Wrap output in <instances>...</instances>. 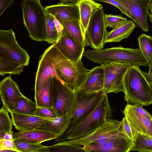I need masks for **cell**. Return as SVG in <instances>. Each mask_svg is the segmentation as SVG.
<instances>
[{
  "label": "cell",
  "mask_w": 152,
  "mask_h": 152,
  "mask_svg": "<svg viewBox=\"0 0 152 152\" xmlns=\"http://www.w3.org/2000/svg\"><path fill=\"white\" fill-rule=\"evenodd\" d=\"M0 51L21 66L25 67L29 64L30 56L18 43L15 32L12 29L0 30Z\"/></svg>",
  "instance_id": "cell-12"
},
{
  "label": "cell",
  "mask_w": 152,
  "mask_h": 152,
  "mask_svg": "<svg viewBox=\"0 0 152 152\" xmlns=\"http://www.w3.org/2000/svg\"><path fill=\"white\" fill-rule=\"evenodd\" d=\"M134 109L138 113L147 118L152 119L151 114L143 107V106L138 104H132Z\"/></svg>",
  "instance_id": "cell-40"
},
{
  "label": "cell",
  "mask_w": 152,
  "mask_h": 152,
  "mask_svg": "<svg viewBox=\"0 0 152 152\" xmlns=\"http://www.w3.org/2000/svg\"><path fill=\"white\" fill-rule=\"evenodd\" d=\"M23 95L16 82L10 76L0 81V96L3 107L9 112H12L16 100Z\"/></svg>",
  "instance_id": "cell-18"
},
{
  "label": "cell",
  "mask_w": 152,
  "mask_h": 152,
  "mask_svg": "<svg viewBox=\"0 0 152 152\" xmlns=\"http://www.w3.org/2000/svg\"><path fill=\"white\" fill-rule=\"evenodd\" d=\"M75 93L76 101L69 126L61 135L55 139L56 141H64L70 130L94 109L105 94L102 91L91 93Z\"/></svg>",
  "instance_id": "cell-5"
},
{
  "label": "cell",
  "mask_w": 152,
  "mask_h": 152,
  "mask_svg": "<svg viewBox=\"0 0 152 152\" xmlns=\"http://www.w3.org/2000/svg\"><path fill=\"white\" fill-rule=\"evenodd\" d=\"M121 131L127 138L134 141L133 136L128 123L126 118L124 117L122 119Z\"/></svg>",
  "instance_id": "cell-37"
},
{
  "label": "cell",
  "mask_w": 152,
  "mask_h": 152,
  "mask_svg": "<svg viewBox=\"0 0 152 152\" xmlns=\"http://www.w3.org/2000/svg\"><path fill=\"white\" fill-rule=\"evenodd\" d=\"M104 18L106 27H110L112 29L127 20V18L121 15L112 14H105Z\"/></svg>",
  "instance_id": "cell-35"
},
{
  "label": "cell",
  "mask_w": 152,
  "mask_h": 152,
  "mask_svg": "<svg viewBox=\"0 0 152 152\" xmlns=\"http://www.w3.org/2000/svg\"><path fill=\"white\" fill-rule=\"evenodd\" d=\"M37 107L35 103L23 95L16 100L11 112L21 114L34 115Z\"/></svg>",
  "instance_id": "cell-27"
},
{
  "label": "cell",
  "mask_w": 152,
  "mask_h": 152,
  "mask_svg": "<svg viewBox=\"0 0 152 152\" xmlns=\"http://www.w3.org/2000/svg\"><path fill=\"white\" fill-rule=\"evenodd\" d=\"M24 67L8 56L0 51V75H19L23 71Z\"/></svg>",
  "instance_id": "cell-25"
},
{
  "label": "cell",
  "mask_w": 152,
  "mask_h": 152,
  "mask_svg": "<svg viewBox=\"0 0 152 152\" xmlns=\"http://www.w3.org/2000/svg\"><path fill=\"white\" fill-rule=\"evenodd\" d=\"M103 70L100 65L89 70L84 81L75 92L91 93L102 91L103 87Z\"/></svg>",
  "instance_id": "cell-20"
},
{
  "label": "cell",
  "mask_w": 152,
  "mask_h": 152,
  "mask_svg": "<svg viewBox=\"0 0 152 152\" xmlns=\"http://www.w3.org/2000/svg\"><path fill=\"white\" fill-rule=\"evenodd\" d=\"M71 117L69 115L58 117L41 125L37 129L52 133L58 137L67 128Z\"/></svg>",
  "instance_id": "cell-24"
},
{
  "label": "cell",
  "mask_w": 152,
  "mask_h": 152,
  "mask_svg": "<svg viewBox=\"0 0 152 152\" xmlns=\"http://www.w3.org/2000/svg\"><path fill=\"white\" fill-rule=\"evenodd\" d=\"M50 80L53 107L58 117L71 115L76 101L75 92L55 77Z\"/></svg>",
  "instance_id": "cell-8"
},
{
  "label": "cell",
  "mask_w": 152,
  "mask_h": 152,
  "mask_svg": "<svg viewBox=\"0 0 152 152\" xmlns=\"http://www.w3.org/2000/svg\"><path fill=\"white\" fill-rule=\"evenodd\" d=\"M65 59H68L60 52L54 44L45 50L39 58L36 75L35 92L41 88L52 77H55L59 80L56 72V67L59 62Z\"/></svg>",
  "instance_id": "cell-6"
},
{
  "label": "cell",
  "mask_w": 152,
  "mask_h": 152,
  "mask_svg": "<svg viewBox=\"0 0 152 152\" xmlns=\"http://www.w3.org/2000/svg\"><path fill=\"white\" fill-rule=\"evenodd\" d=\"M137 40L139 49L149 66L152 65V38L142 34L138 37Z\"/></svg>",
  "instance_id": "cell-29"
},
{
  "label": "cell",
  "mask_w": 152,
  "mask_h": 152,
  "mask_svg": "<svg viewBox=\"0 0 152 152\" xmlns=\"http://www.w3.org/2000/svg\"><path fill=\"white\" fill-rule=\"evenodd\" d=\"M94 1H98L110 4L117 7L121 11V14L126 15L127 17L131 19V17L122 5L115 0H92Z\"/></svg>",
  "instance_id": "cell-38"
},
{
  "label": "cell",
  "mask_w": 152,
  "mask_h": 152,
  "mask_svg": "<svg viewBox=\"0 0 152 152\" xmlns=\"http://www.w3.org/2000/svg\"><path fill=\"white\" fill-rule=\"evenodd\" d=\"M34 115L41 117L52 119L58 117L53 107H37Z\"/></svg>",
  "instance_id": "cell-36"
},
{
  "label": "cell",
  "mask_w": 152,
  "mask_h": 152,
  "mask_svg": "<svg viewBox=\"0 0 152 152\" xmlns=\"http://www.w3.org/2000/svg\"><path fill=\"white\" fill-rule=\"evenodd\" d=\"M0 140H1V139H0Z\"/></svg>",
  "instance_id": "cell-47"
},
{
  "label": "cell",
  "mask_w": 152,
  "mask_h": 152,
  "mask_svg": "<svg viewBox=\"0 0 152 152\" xmlns=\"http://www.w3.org/2000/svg\"><path fill=\"white\" fill-rule=\"evenodd\" d=\"M78 4L80 14L79 22L84 37L93 14L102 4L92 0H80Z\"/></svg>",
  "instance_id": "cell-21"
},
{
  "label": "cell",
  "mask_w": 152,
  "mask_h": 152,
  "mask_svg": "<svg viewBox=\"0 0 152 152\" xmlns=\"http://www.w3.org/2000/svg\"><path fill=\"white\" fill-rule=\"evenodd\" d=\"M54 45L66 58L71 61H77L83 56L85 47L75 41L63 28Z\"/></svg>",
  "instance_id": "cell-16"
},
{
  "label": "cell",
  "mask_w": 152,
  "mask_h": 152,
  "mask_svg": "<svg viewBox=\"0 0 152 152\" xmlns=\"http://www.w3.org/2000/svg\"><path fill=\"white\" fill-rule=\"evenodd\" d=\"M15 147L19 152H49L48 146L33 144L18 139L13 140Z\"/></svg>",
  "instance_id": "cell-31"
},
{
  "label": "cell",
  "mask_w": 152,
  "mask_h": 152,
  "mask_svg": "<svg viewBox=\"0 0 152 152\" xmlns=\"http://www.w3.org/2000/svg\"><path fill=\"white\" fill-rule=\"evenodd\" d=\"M49 152H84L83 146L67 143L64 141L58 142L52 145L48 146Z\"/></svg>",
  "instance_id": "cell-33"
},
{
  "label": "cell",
  "mask_w": 152,
  "mask_h": 152,
  "mask_svg": "<svg viewBox=\"0 0 152 152\" xmlns=\"http://www.w3.org/2000/svg\"><path fill=\"white\" fill-rule=\"evenodd\" d=\"M136 27L134 22L127 20L107 31L105 40V43L120 42L128 37Z\"/></svg>",
  "instance_id": "cell-23"
},
{
  "label": "cell",
  "mask_w": 152,
  "mask_h": 152,
  "mask_svg": "<svg viewBox=\"0 0 152 152\" xmlns=\"http://www.w3.org/2000/svg\"><path fill=\"white\" fill-rule=\"evenodd\" d=\"M51 78L41 88L35 92L34 99L37 107H53Z\"/></svg>",
  "instance_id": "cell-26"
},
{
  "label": "cell",
  "mask_w": 152,
  "mask_h": 152,
  "mask_svg": "<svg viewBox=\"0 0 152 152\" xmlns=\"http://www.w3.org/2000/svg\"><path fill=\"white\" fill-rule=\"evenodd\" d=\"M121 121L110 118L86 136L64 141L67 143L81 146L92 143H102L122 133L121 131Z\"/></svg>",
  "instance_id": "cell-11"
},
{
  "label": "cell",
  "mask_w": 152,
  "mask_h": 152,
  "mask_svg": "<svg viewBox=\"0 0 152 152\" xmlns=\"http://www.w3.org/2000/svg\"><path fill=\"white\" fill-rule=\"evenodd\" d=\"M14 135L15 139L35 144H41L45 141L55 139L58 137L52 133L38 129L16 132Z\"/></svg>",
  "instance_id": "cell-22"
},
{
  "label": "cell",
  "mask_w": 152,
  "mask_h": 152,
  "mask_svg": "<svg viewBox=\"0 0 152 152\" xmlns=\"http://www.w3.org/2000/svg\"><path fill=\"white\" fill-rule=\"evenodd\" d=\"M103 70V87L105 94L124 92L123 80L131 65L126 63L114 62L100 65Z\"/></svg>",
  "instance_id": "cell-10"
},
{
  "label": "cell",
  "mask_w": 152,
  "mask_h": 152,
  "mask_svg": "<svg viewBox=\"0 0 152 152\" xmlns=\"http://www.w3.org/2000/svg\"><path fill=\"white\" fill-rule=\"evenodd\" d=\"M12 125L19 132L37 129L41 125L53 119L41 117L34 115L21 114L10 113Z\"/></svg>",
  "instance_id": "cell-19"
},
{
  "label": "cell",
  "mask_w": 152,
  "mask_h": 152,
  "mask_svg": "<svg viewBox=\"0 0 152 152\" xmlns=\"http://www.w3.org/2000/svg\"><path fill=\"white\" fill-rule=\"evenodd\" d=\"M131 151L152 152V136L138 134Z\"/></svg>",
  "instance_id": "cell-30"
},
{
  "label": "cell",
  "mask_w": 152,
  "mask_h": 152,
  "mask_svg": "<svg viewBox=\"0 0 152 152\" xmlns=\"http://www.w3.org/2000/svg\"><path fill=\"white\" fill-rule=\"evenodd\" d=\"M3 139L8 140H14L15 138L13 132L11 131L5 133Z\"/></svg>",
  "instance_id": "cell-44"
},
{
  "label": "cell",
  "mask_w": 152,
  "mask_h": 152,
  "mask_svg": "<svg viewBox=\"0 0 152 152\" xmlns=\"http://www.w3.org/2000/svg\"><path fill=\"white\" fill-rule=\"evenodd\" d=\"M46 13L52 15L61 24L63 23L73 20H79L78 4L61 2L45 8Z\"/></svg>",
  "instance_id": "cell-17"
},
{
  "label": "cell",
  "mask_w": 152,
  "mask_h": 152,
  "mask_svg": "<svg viewBox=\"0 0 152 152\" xmlns=\"http://www.w3.org/2000/svg\"><path fill=\"white\" fill-rule=\"evenodd\" d=\"M14 0H0V17L4 12L12 5Z\"/></svg>",
  "instance_id": "cell-41"
},
{
  "label": "cell",
  "mask_w": 152,
  "mask_h": 152,
  "mask_svg": "<svg viewBox=\"0 0 152 152\" xmlns=\"http://www.w3.org/2000/svg\"><path fill=\"white\" fill-rule=\"evenodd\" d=\"M104 12L102 5L93 14L84 37L86 46L93 50L103 49L107 31L104 21Z\"/></svg>",
  "instance_id": "cell-9"
},
{
  "label": "cell",
  "mask_w": 152,
  "mask_h": 152,
  "mask_svg": "<svg viewBox=\"0 0 152 152\" xmlns=\"http://www.w3.org/2000/svg\"><path fill=\"white\" fill-rule=\"evenodd\" d=\"M81 59L75 62L64 60L59 62L55 68L59 79L75 92L83 83L89 70Z\"/></svg>",
  "instance_id": "cell-7"
},
{
  "label": "cell",
  "mask_w": 152,
  "mask_h": 152,
  "mask_svg": "<svg viewBox=\"0 0 152 152\" xmlns=\"http://www.w3.org/2000/svg\"><path fill=\"white\" fill-rule=\"evenodd\" d=\"M112 115L113 111L107 95L104 94L94 109L70 130L64 140L77 139L87 135L111 118Z\"/></svg>",
  "instance_id": "cell-3"
},
{
  "label": "cell",
  "mask_w": 152,
  "mask_h": 152,
  "mask_svg": "<svg viewBox=\"0 0 152 152\" xmlns=\"http://www.w3.org/2000/svg\"><path fill=\"white\" fill-rule=\"evenodd\" d=\"M83 56L100 65L118 62L127 63L139 67L148 66L146 60L138 48L120 46L99 50L87 49L84 51Z\"/></svg>",
  "instance_id": "cell-1"
},
{
  "label": "cell",
  "mask_w": 152,
  "mask_h": 152,
  "mask_svg": "<svg viewBox=\"0 0 152 152\" xmlns=\"http://www.w3.org/2000/svg\"><path fill=\"white\" fill-rule=\"evenodd\" d=\"M54 23L58 32V38L61 34L63 28L62 25L55 18Z\"/></svg>",
  "instance_id": "cell-43"
},
{
  "label": "cell",
  "mask_w": 152,
  "mask_h": 152,
  "mask_svg": "<svg viewBox=\"0 0 152 152\" xmlns=\"http://www.w3.org/2000/svg\"><path fill=\"white\" fill-rule=\"evenodd\" d=\"M5 133L3 132L0 131V139H3Z\"/></svg>",
  "instance_id": "cell-46"
},
{
  "label": "cell",
  "mask_w": 152,
  "mask_h": 152,
  "mask_svg": "<svg viewBox=\"0 0 152 152\" xmlns=\"http://www.w3.org/2000/svg\"><path fill=\"white\" fill-rule=\"evenodd\" d=\"M45 31V41L52 45L55 44L58 40V34L54 23V18L52 15L47 13H46Z\"/></svg>",
  "instance_id": "cell-32"
},
{
  "label": "cell",
  "mask_w": 152,
  "mask_h": 152,
  "mask_svg": "<svg viewBox=\"0 0 152 152\" xmlns=\"http://www.w3.org/2000/svg\"><path fill=\"white\" fill-rule=\"evenodd\" d=\"M8 112L3 107L0 109V131L6 133L12 131L13 125Z\"/></svg>",
  "instance_id": "cell-34"
},
{
  "label": "cell",
  "mask_w": 152,
  "mask_h": 152,
  "mask_svg": "<svg viewBox=\"0 0 152 152\" xmlns=\"http://www.w3.org/2000/svg\"><path fill=\"white\" fill-rule=\"evenodd\" d=\"M61 2L65 3H75L78 4L80 0H59Z\"/></svg>",
  "instance_id": "cell-45"
},
{
  "label": "cell",
  "mask_w": 152,
  "mask_h": 152,
  "mask_svg": "<svg viewBox=\"0 0 152 152\" xmlns=\"http://www.w3.org/2000/svg\"><path fill=\"white\" fill-rule=\"evenodd\" d=\"M121 4L136 26L143 31L149 30L148 21L149 6L152 0H115Z\"/></svg>",
  "instance_id": "cell-13"
},
{
  "label": "cell",
  "mask_w": 152,
  "mask_h": 152,
  "mask_svg": "<svg viewBox=\"0 0 152 152\" xmlns=\"http://www.w3.org/2000/svg\"><path fill=\"white\" fill-rule=\"evenodd\" d=\"M16 149L15 147L13 140L4 139H1L0 141V152L9 149Z\"/></svg>",
  "instance_id": "cell-39"
},
{
  "label": "cell",
  "mask_w": 152,
  "mask_h": 152,
  "mask_svg": "<svg viewBox=\"0 0 152 152\" xmlns=\"http://www.w3.org/2000/svg\"><path fill=\"white\" fill-rule=\"evenodd\" d=\"M124 99L127 103L148 106L152 103V87L139 67L131 66L123 80Z\"/></svg>",
  "instance_id": "cell-2"
},
{
  "label": "cell",
  "mask_w": 152,
  "mask_h": 152,
  "mask_svg": "<svg viewBox=\"0 0 152 152\" xmlns=\"http://www.w3.org/2000/svg\"><path fill=\"white\" fill-rule=\"evenodd\" d=\"M133 144V141L122 133L102 143L84 145L83 148L85 152H128Z\"/></svg>",
  "instance_id": "cell-14"
},
{
  "label": "cell",
  "mask_w": 152,
  "mask_h": 152,
  "mask_svg": "<svg viewBox=\"0 0 152 152\" xmlns=\"http://www.w3.org/2000/svg\"><path fill=\"white\" fill-rule=\"evenodd\" d=\"M122 112L131 129L134 141L138 134L152 136V119L139 114L128 103Z\"/></svg>",
  "instance_id": "cell-15"
},
{
  "label": "cell",
  "mask_w": 152,
  "mask_h": 152,
  "mask_svg": "<svg viewBox=\"0 0 152 152\" xmlns=\"http://www.w3.org/2000/svg\"><path fill=\"white\" fill-rule=\"evenodd\" d=\"M64 30L77 43L85 46L84 36L79 20H73L63 23L61 24Z\"/></svg>",
  "instance_id": "cell-28"
},
{
  "label": "cell",
  "mask_w": 152,
  "mask_h": 152,
  "mask_svg": "<svg viewBox=\"0 0 152 152\" xmlns=\"http://www.w3.org/2000/svg\"><path fill=\"white\" fill-rule=\"evenodd\" d=\"M149 67V70L148 72L142 71L145 78L149 84L152 86V65Z\"/></svg>",
  "instance_id": "cell-42"
},
{
  "label": "cell",
  "mask_w": 152,
  "mask_h": 152,
  "mask_svg": "<svg viewBox=\"0 0 152 152\" xmlns=\"http://www.w3.org/2000/svg\"><path fill=\"white\" fill-rule=\"evenodd\" d=\"M21 5L23 23L29 37L37 42L45 41V8L37 0H23Z\"/></svg>",
  "instance_id": "cell-4"
}]
</instances>
